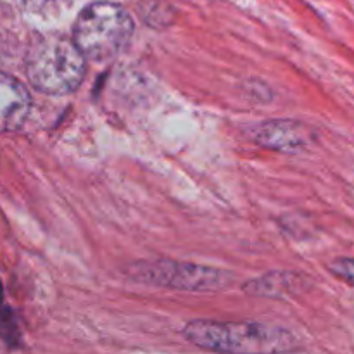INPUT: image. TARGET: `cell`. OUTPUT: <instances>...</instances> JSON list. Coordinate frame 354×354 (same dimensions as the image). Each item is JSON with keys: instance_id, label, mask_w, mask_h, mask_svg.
<instances>
[{"instance_id": "cell-11", "label": "cell", "mask_w": 354, "mask_h": 354, "mask_svg": "<svg viewBox=\"0 0 354 354\" xmlns=\"http://www.w3.org/2000/svg\"><path fill=\"white\" fill-rule=\"evenodd\" d=\"M2 299H3V289H2V283H0V308H2Z\"/></svg>"}, {"instance_id": "cell-10", "label": "cell", "mask_w": 354, "mask_h": 354, "mask_svg": "<svg viewBox=\"0 0 354 354\" xmlns=\"http://www.w3.org/2000/svg\"><path fill=\"white\" fill-rule=\"evenodd\" d=\"M332 275H335L337 279H341L342 282L349 283L354 287V259L351 258H339L335 261H332L328 265Z\"/></svg>"}, {"instance_id": "cell-6", "label": "cell", "mask_w": 354, "mask_h": 354, "mask_svg": "<svg viewBox=\"0 0 354 354\" xmlns=\"http://www.w3.org/2000/svg\"><path fill=\"white\" fill-rule=\"evenodd\" d=\"M31 97L21 82L0 73V133L17 131L28 120Z\"/></svg>"}, {"instance_id": "cell-9", "label": "cell", "mask_w": 354, "mask_h": 354, "mask_svg": "<svg viewBox=\"0 0 354 354\" xmlns=\"http://www.w3.org/2000/svg\"><path fill=\"white\" fill-rule=\"evenodd\" d=\"M0 339L9 348H16L19 344V327H17L12 310H9V308H0Z\"/></svg>"}, {"instance_id": "cell-5", "label": "cell", "mask_w": 354, "mask_h": 354, "mask_svg": "<svg viewBox=\"0 0 354 354\" xmlns=\"http://www.w3.org/2000/svg\"><path fill=\"white\" fill-rule=\"evenodd\" d=\"M254 140L273 151L299 152L311 144L313 131L299 121L272 120L256 128Z\"/></svg>"}, {"instance_id": "cell-3", "label": "cell", "mask_w": 354, "mask_h": 354, "mask_svg": "<svg viewBox=\"0 0 354 354\" xmlns=\"http://www.w3.org/2000/svg\"><path fill=\"white\" fill-rule=\"evenodd\" d=\"M133 19L124 7L93 2L76 17L73 41L86 59L106 61L120 54L131 40Z\"/></svg>"}, {"instance_id": "cell-8", "label": "cell", "mask_w": 354, "mask_h": 354, "mask_svg": "<svg viewBox=\"0 0 354 354\" xmlns=\"http://www.w3.org/2000/svg\"><path fill=\"white\" fill-rule=\"evenodd\" d=\"M17 3L33 19L50 23L68 10L71 0H17Z\"/></svg>"}, {"instance_id": "cell-1", "label": "cell", "mask_w": 354, "mask_h": 354, "mask_svg": "<svg viewBox=\"0 0 354 354\" xmlns=\"http://www.w3.org/2000/svg\"><path fill=\"white\" fill-rule=\"evenodd\" d=\"M183 337L218 353H280L294 348L289 332L251 322L196 320L185 325Z\"/></svg>"}, {"instance_id": "cell-4", "label": "cell", "mask_w": 354, "mask_h": 354, "mask_svg": "<svg viewBox=\"0 0 354 354\" xmlns=\"http://www.w3.org/2000/svg\"><path fill=\"white\" fill-rule=\"evenodd\" d=\"M128 275L142 283L171 287L189 292H216L223 290L232 282V277L223 270L175 261L135 263L128 270Z\"/></svg>"}, {"instance_id": "cell-7", "label": "cell", "mask_w": 354, "mask_h": 354, "mask_svg": "<svg viewBox=\"0 0 354 354\" xmlns=\"http://www.w3.org/2000/svg\"><path fill=\"white\" fill-rule=\"evenodd\" d=\"M296 280L297 277L290 275V273H270V275L245 283L244 292L251 294V296L280 297L292 292L296 287Z\"/></svg>"}, {"instance_id": "cell-2", "label": "cell", "mask_w": 354, "mask_h": 354, "mask_svg": "<svg viewBox=\"0 0 354 354\" xmlns=\"http://www.w3.org/2000/svg\"><path fill=\"white\" fill-rule=\"evenodd\" d=\"M86 57L64 37H44L26 55V75L31 85L48 95H66L82 85Z\"/></svg>"}]
</instances>
